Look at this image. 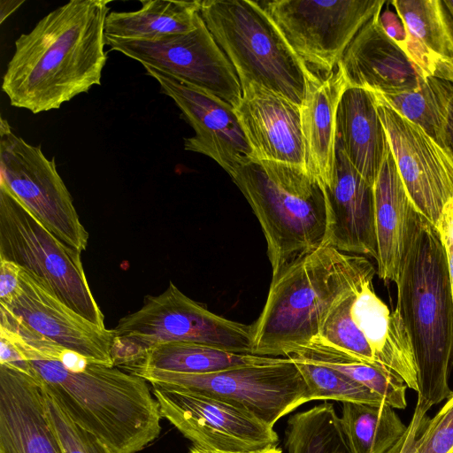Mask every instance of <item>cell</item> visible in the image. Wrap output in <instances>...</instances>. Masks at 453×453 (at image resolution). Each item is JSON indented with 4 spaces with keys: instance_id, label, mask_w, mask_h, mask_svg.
I'll return each mask as SVG.
<instances>
[{
    "instance_id": "e0dca14e",
    "label": "cell",
    "mask_w": 453,
    "mask_h": 453,
    "mask_svg": "<svg viewBox=\"0 0 453 453\" xmlns=\"http://www.w3.org/2000/svg\"><path fill=\"white\" fill-rule=\"evenodd\" d=\"M0 305L46 339L92 363L114 366V329L101 327L69 308L28 271L21 268L19 288L12 299Z\"/></svg>"
},
{
    "instance_id": "e575fe53",
    "label": "cell",
    "mask_w": 453,
    "mask_h": 453,
    "mask_svg": "<svg viewBox=\"0 0 453 453\" xmlns=\"http://www.w3.org/2000/svg\"><path fill=\"white\" fill-rule=\"evenodd\" d=\"M434 226L446 252L453 295V197L444 206Z\"/></svg>"
},
{
    "instance_id": "4fadbf2b",
    "label": "cell",
    "mask_w": 453,
    "mask_h": 453,
    "mask_svg": "<svg viewBox=\"0 0 453 453\" xmlns=\"http://www.w3.org/2000/svg\"><path fill=\"white\" fill-rule=\"evenodd\" d=\"M111 50L164 71L231 104L239 105L242 90L236 72L202 17L196 29L156 39L106 37Z\"/></svg>"
},
{
    "instance_id": "836d02e7",
    "label": "cell",
    "mask_w": 453,
    "mask_h": 453,
    "mask_svg": "<svg viewBox=\"0 0 453 453\" xmlns=\"http://www.w3.org/2000/svg\"><path fill=\"white\" fill-rule=\"evenodd\" d=\"M453 451V393L446 403L429 418L419 436L415 453H451Z\"/></svg>"
},
{
    "instance_id": "9a60e30c",
    "label": "cell",
    "mask_w": 453,
    "mask_h": 453,
    "mask_svg": "<svg viewBox=\"0 0 453 453\" xmlns=\"http://www.w3.org/2000/svg\"><path fill=\"white\" fill-rule=\"evenodd\" d=\"M372 93L403 185L418 211L435 226L453 197V151Z\"/></svg>"
},
{
    "instance_id": "7a4b0ae2",
    "label": "cell",
    "mask_w": 453,
    "mask_h": 453,
    "mask_svg": "<svg viewBox=\"0 0 453 453\" xmlns=\"http://www.w3.org/2000/svg\"><path fill=\"white\" fill-rule=\"evenodd\" d=\"M29 361L37 380L77 425L97 436L113 453H136L160 434V408L147 381L117 366L88 363L66 369L0 326Z\"/></svg>"
},
{
    "instance_id": "60d3db41",
    "label": "cell",
    "mask_w": 453,
    "mask_h": 453,
    "mask_svg": "<svg viewBox=\"0 0 453 453\" xmlns=\"http://www.w3.org/2000/svg\"><path fill=\"white\" fill-rule=\"evenodd\" d=\"M452 366H453V363H452Z\"/></svg>"
},
{
    "instance_id": "3957f363",
    "label": "cell",
    "mask_w": 453,
    "mask_h": 453,
    "mask_svg": "<svg viewBox=\"0 0 453 453\" xmlns=\"http://www.w3.org/2000/svg\"><path fill=\"white\" fill-rule=\"evenodd\" d=\"M395 310L410 336L418 401L426 410L448 399L453 363V295L444 247L424 216L410 240L398 278Z\"/></svg>"
},
{
    "instance_id": "7c38bea8",
    "label": "cell",
    "mask_w": 453,
    "mask_h": 453,
    "mask_svg": "<svg viewBox=\"0 0 453 453\" xmlns=\"http://www.w3.org/2000/svg\"><path fill=\"white\" fill-rule=\"evenodd\" d=\"M0 183L4 185L56 237L81 252L88 233L81 223L73 198L58 173L54 157L41 146L18 136L7 119H0Z\"/></svg>"
},
{
    "instance_id": "f35d334b",
    "label": "cell",
    "mask_w": 453,
    "mask_h": 453,
    "mask_svg": "<svg viewBox=\"0 0 453 453\" xmlns=\"http://www.w3.org/2000/svg\"><path fill=\"white\" fill-rule=\"evenodd\" d=\"M189 453H231V452L214 451V450L204 449H202V448H199L196 446H193L190 449ZM251 453H282V450L280 448L275 447V448L267 449H265L262 451L251 452Z\"/></svg>"
},
{
    "instance_id": "8fae6325",
    "label": "cell",
    "mask_w": 453,
    "mask_h": 453,
    "mask_svg": "<svg viewBox=\"0 0 453 453\" xmlns=\"http://www.w3.org/2000/svg\"><path fill=\"white\" fill-rule=\"evenodd\" d=\"M115 336L146 350L165 342H196L231 352L253 354L252 325L227 319L183 294L173 282L148 296L136 311L119 319Z\"/></svg>"
},
{
    "instance_id": "1f68e13d",
    "label": "cell",
    "mask_w": 453,
    "mask_h": 453,
    "mask_svg": "<svg viewBox=\"0 0 453 453\" xmlns=\"http://www.w3.org/2000/svg\"><path fill=\"white\" fill-rule=\"evenodd\" d=\"M297 365L307 387L311 401L335 400L381 405L384 400L347 375L296 356L288 357Z\"/></svg>"
},
{
    "instance_id": "ffe728a7",
    "label": "cell",
    "mask_w": 453,
    "mask_h": 453,
    "mask_svg": "<svg viewBox=\"0 0 453 453\" xmlns=\"http://www.w3.org/2000/svg\"><path fill=\"white\" fill-rule=\"evenodd\" d=\"M380 13L360 29L338 65L350 87L382 95L412 90L427 76L386 34Z\"/></svg>"
},
{
    "instance_id": "5bb4252c",
    "label": "cell",
    "mask_w": 453,
    "mask_h": 453,
    "mask_svg": "<svg viewBox=\"0 0 453 453\" xmlns=\"http://www.w3.org/2000/svg\"><path fill=\"white\" fill-rule=\"evenodd\" d=\"M162 417L194 446L214 451L251 453L278 446L279 436L254 415L208 396L152 386Z\"/></svg>"
},
{
    "instance_id": "603a6c76",
    "label": "cell",
    "mask_w": 453,
    "mask_h": 453,
    "mask_svg": "<svg viewBox=\"0 0 453 453\" xmlns=\"http://www.w3.org/2000/svg\"><path fill=\"white\" fill-rule=\"evenodd\" d=\"M349 84L342 67L322 78L310 73L300 106L307 172L323 187L331 185L336 157V113Z\"/></svg>"
},
{
    "instance_id": "52a82bcc",
    "label": "cell",
    "mask_w": 453,
    "mask_h": 453,
    "mask_svg": "<svg viewBox=\"0 0 453 453\" xmlns=\"http://www.w3.org/2000/svg\"><path fill=\"white\" fill-rule=\"evenodd\" d=\"M0 258L39 278L69 308L104 326L84 272L81 252L61 242L0 183Z\"/></svg>"
},
{
    "instance_id": "6da1fadb",
    "label": "cell",
    "mask_w": 453,
    "mask_h": 453,
    "mask_svg": "<svg viewBox=\"0 0 453 453\" xmlns=\"http://www.w3.org/2000/svg\"><path fill=\"white\" fill-rule=\"evenodd\" d=\"M110 3L72 0L15 41L2 83L11 105L37 114L101 85Z\"/></svg>"
},
{
    "instance_id": "484cf974",
    "label": "cell",
    "mask_w": 453,
    "mask_h": 453,
    "mask_svg": "<svg viewBox=\"0 0 453 453\" xmlns=\"http://www.w3.org/2000/svg\"><path fill=\"white\" fill-rule=\"evenodd\" d=\"M134 12H111L105 20V36L156 39L196 29L201 19V1L142 0Z\"/></svg>"
},
{
    "instance_id": "ab89813d",
    "label": "cell",
    "mask_w": 453,
    "mask_h": 453,
    "mask_svg": "<svg viewBox=\"0 0 453 453\" xmlns=\"http://www.w3.org/2000/svg\"><path fill=\"white\" fill-rule=\"evenodd\" d=\"M448 21L453 32V0H441Z\"/></svg>"
},
{
    "instance_id": "9c48e42d",
    "label": "cell",
    "mask_w": 453,
    "mask_h": 453,
    "mask_svg": "<svg viewBox=\"0 0 453 453\" xmlns=\"http://www.w3.org/2000/svg\"><path fill=\"white\" fill-rule=\"evenodd\" d=\"M131 373L151 386L222 401L271 426L300 405L311 402L304 380L289 357L203 374L160 370H138Z\"/></svg>"
},
{
    "instance_id": "4316f807",
    "label": "cell",
    "mask_w": 453,
    "mask_h": 453,
    "mask_svg": "<svg viewBox=\"0 0 453 453\" xmlns=\"http://www.w3.org/2000/svg\"><path fill=\"white\" fill-rule=\"evenodd\" d=\"M280 357L227 351L196 342H165L149 348L138 362L125 366L129 372L160 370L180 373L203 374L235 367L275 362Z\"/></svg>"
},
{
    "instance_id": "74e56055",
    "label": "cell",
    "mask_w": 453,
    "mask_h": 453,
    "mask_svg": "<svg viewBox=\"0 0 453 453\" xmlns=\"http://www.w3.org/2000/svg\"><path fill=\"white\" fill-rule=\"evenodd\" d=\"M24 0H1L0 1V24L12 15L22 4Z\"/></svg>"
},
{
    "instance_id": "f546056e",
    "label": "cell",
    "mask_w": 453,
    "mask_h": 453,
    "mask_svg": "<svg viewBox=\"0 0 453 453\" xmlns=\"http://www.w3.org/2000/svg\"><path fill=\"white\" fill-rule=\"evenodd\" d=\"M290 356L300 357L347 375L380 395L394 409H404L407 406V385L400 376L385 366L356 360L315 342L308 343L288 357Z\"/></svg>"
},
{
    "instance_id": "8d00e7d4",
    "label": "cell",
    "mask_w": 453,
    "mask_h": 453,
    "mask_svg": "<svg viewBox=\"0 0 453 453\" xmlns=\"http://www.w3.org/2000/svg\"><path fill=\"white\" fill-rule=\"evenodd\" d=\"M21 267L16 263L0 258V303H8L19 288Z\"/></svg>"
},
{
    "instance_id": "277c9868",
    "label": "cell",
    "mask_w": 453,
    "mask_h": 453,
    "mask_svg": "<svg viewBox=\"0 0 453 453\" xmlns=\"http://www.w3.org/2000/svg\"><path fill=\"white\" fill-rule=\"evenodd\" d=\"M375 273L364 256L329 245L285 267L272 277L264 308L252 325L254 355L288 357L307 345L334 304Z\"/></svg>"
},
{
    "instance_id": "d6986e66",
    "label": "cell",
    "mask_w": 453,
    "mask_h": 453,
    "mask_svg": "<svg viewBox=\"0 0 453 453\" xmlns=\"http://www.w3.org/2000/svg\"><path fill=\"white\" fill-rule=\"evenodd\" d=\"M326 245L342 252L377 258L374 192L336 142L333 180L324 187Z\"/></svg>"
},
{
    "instance_id": "2e32d148",
    "label": "cell",
    "mask_w": 453,
    "mask_h": 453,
    "mask_svg": "<svg viewBox=\"0 0 453 453\" xmlns=\"http://www.w3.org/2000/svg\"><path fill=\"white\" fill-rule=\"evenodd\" d=\"M163 94L173 100L195 135L184 138V149L205 155L231 176L234 170L255 158L235 109L212 93L149 65Z\"/></svg>"
},
{
    "instance_id": "ac0fdd59",
    "label": "cell",
    "mask_w": 453,
    "mask_h": 453,
    "mask_svg": "<svg viewBox=\"0 0 453 453\" xmlns=\"http://www.w3.org/2000/svg\"><path fill=\"white\" fill-rule=\"evenodd\" d=\"M242 90L235 111L254 157L307 171L300 106L258 85Z\"/></svg>"
},
{
    "instance_id": "d4e9b609",
    "label": "cell",
    "mask_w": 453,
    "mask_h": 453,
    "mask_svg": "<svg viewBox=\"0 0 453 453\" xmlns=\"http://www.w3.org/2000/svg\"><path fill=\"white\" fill-rule=\"evenodd\" d=\"M407 31L403 51L426 73L453 82V32L441 0H394Z\"/></svg>"
},
{
    "instance_id": "d6a6232c",
    "label": "cell",
    "mask_w": 453,
    "mask_h": 453,
    "mask_svg": "<svg viewBox=\"0 0 453 453\" xmlns=\"http://www.w3.org/2000/svg\"><path fill=\"white\" fill-rule=\"evenodd\" d=\"M48 423L63 453H113L97 436L74 423L42 389Z\"/></svg>"
},
{
    "instance_id": "4dcf8cb0",
    "label": "cell",
    "mask_w": 453,
    "mask_h": 453,
    "mask_svg": "<svg viewBox=\"0 0 453 453\" xmlns=\"http://www.w3.org/2000/svg\"><path fill=\"white\" fill-rule=\"evenodd\" d=\"M285 445L288 453H350L340 417L326 401L288 418Z\"/></svg>"
},
{
    "instance_id": "8992f818",
    "label": "cell",
    "mask_w": 453,
    "mask_h": 453,
    "mask_svg": "<svg viewBox=\"0 0 453 453\" xmlns=\"http://www.w3.org/2000/svg\"><path fill=\"white\" fill-rule=\"evenodd\" d=\"M200 15L242 89L258 85L302 105L311 72L257 1L204 0Z\"/></svg>"
},
{
    "instance_id": "83f0119b",
    "label": "cell",
    "mask_w": 453,
    "mask_h": 453,
    "mask_svg": "<svg viewBox=\"0 0 453 453\" xmlns=\"http://www.w3.org/2000/svg\"><path fill=\"white\" fill-rule=\"evenodd\" d=\"M376 94L400 115L421 127L441 146L451 150L449 121L453 108L452 81L427 77L418 87L407 92Z\"/></svg>"
},
{
    "instance_id": "d590c367",
    "label": "cell",
    "mask_w": 453,
    "mask_h": 453,
    "mask_svg": "<svg viewBox=\"0 0 453 453\" xmlns=\"http://www.w3.org/2000/svg\"><path fill=\"white\" fill-rule=\"evenodd\" d=\"M0 365L22 372L35 379V372L19 349L8 338L0 335Z\"/></svg>"
},
{
    "instance_id": "cb8c5ba5",
    "label": "cell",
    "mask_w": 453,
    "mask_h": 453,
    "mask_svg": "<svg viewBox=\"0 0 453 453\" xmlns=\"http://www.w3.org/2000/svg\"><path fill=\"white\" fill-rule=\"evenodd\" d=\"M336 142L354 168L372 186L389 151L373 93L349 86L336 113Z\"/></svg>"
},
{
    "instance_id": "b9f144b4",
    "label": "cell",
    "mask_w": 453,
    "mask_h": 453,
    "mask_svg": "<svg viewBox=\"0 0 453 453\" xmlns=\"http://www.w3.org/2000/svg\"><path fill=\"white\" fill-rule=\"evenodd\" d=\"M451 453H453V451Z\"/></svg>"
},
{
    "instance_id": "7402d4cb",
    "label": "cell",
    "mask_w": 453,
    "mask_h": 453,
    "mask_svg": "<svg viewBox=\"0 0 453 453\" xmlns=\"http://www.w3.org/2000/svg\"><path fill=\"white\" fill-rule=\"evenodd\" d=\"M377 273L395 282L410 240L423 216L399 175L390 149L373 185Z\"/></svg>"
},
{
    "instance_id": "44dd1931",
    "label": "cell",
    "mask_w": 453,
    "mask_h": 453,
    "mask_svg": "<svg viewBox=\"0 0 453 453\" xmlns=\"http://www.w3.org/2000/svg\"><path fill=\"white\" fill-rule=\"evenodd\" d=\"M0 453H63L48 423L38 381L0 365Z\"/></svg>"
},
{
    "instance_id": "5b68a950",
    "label": "cell",
    "mask_w": 453,
    "mask_h": 453,
    "mask_svg": "<svg viewBox=\"0 0 453 453\" xmlns=\"http://www.w3.org/2000/svg\"><path fill=\"white\" fill-rule=\"evenodd\" d=\"M230 177L261 226L273 276L326 245L324 187L305 169L253 158Z\"/></svg>"
},
{
    "instance_id": "30bf717a",
    "label": "cell",
    "mask_w": 453,
    "mask_h": 453,
    "mask_svg": "<svg viewBox=\"0 0 453 453\" xmlns=\"http://www.w3.org/2000/svg\"><path fill=\"white\" fill-rule=\"evenodd\" d=\"M307 69L332 73L360 29L379 14L384 0L257 1Z\"/></svg>"
},
{
    "instance_id": "ba28073f",
    "label": "cell",
    "mask_w": 453,
    "mask_h": 453,
    "mask_svg": "<svg viewBox=\"0 0 453 453\" xmlns=\"http://www.w3.org/2000/svg\"><path fill=\"white\" fill-rule=\"evenodd\" d=\"M372 280H365L343 296L311 342L385 366L418 392L416 361L405 325L398 311H390L376 295Z\"/></svg>"
},
{
    "instance_id": "f1b7e54d",
    "label": "cell",
    "mask_w": 453,
    "mask_h": 453,
    "mask_svg": "<svg viewBox=\"0 0 453 453\" xmlns=\"http://www.w3.org/2000/svg\"><path fill=\"white\" fill-rule=\"evenodd\" d=\"M340 420L350 453H387L407 429L387 403L344 402Z\"/></svg>"
}]
</instances>
